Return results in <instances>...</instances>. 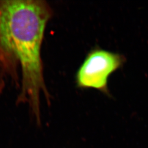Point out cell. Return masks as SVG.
I'll use <instances>...</instances> for the list:
<instances>
[{"instance_id": "obj_1", "label": "cell", "mask_w": 148, "mask_h": 148, "mask_svg": "<svg viewBox=\"0 0 148 148\" xmlns=\"http://www.w3.org/2000/svg\"><path fill=\"white\" fill-rule=\"evenodd\" d=\"M46 1H0V49L8 78L19 90L16 104H26L38 125L41 102L50 104L41 49L45 30L53 17Z\"/></svg>"}, {"instance_id": "obj_2", "label": "cell", "mask_w": 148, "mask_h": 148, "mask_svg": "<svg viewBox=\"0 0 148 148\" xmlns=\"http://www.w3.org/2000/svg\"><path fill=\"white\" fill-rule=\"evenodd\" d=\"M126 62V58L122 54L94 48L87 54L76 73V86L80 89H95L111 97L108 79Z\"/></svg>"}]
</instances>
